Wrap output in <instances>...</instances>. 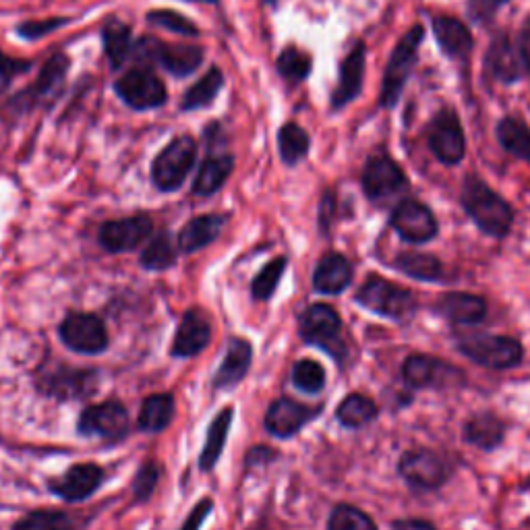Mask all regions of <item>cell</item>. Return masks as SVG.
Instances as JSON below:
<instances>
[{"mask_svg": "<svg viewBox=\"0 0 530 530\" xmlns=\"http://www.w3.org/2000/svg\"><path fill=\"white\" fill-rule=\"evenodd\" d=\"M292 384L301 392L319 394L326 386V371L315 361H299L292 367Z\"/></svg>", "mask_w": 530, "mask_h": 530, "instance_id": "45", "label": "cell"}, {"mask_svg": "<svg viewBox=\"0 0 530 530\" xmlns=\"http://www.w3.org/2000/svg\"><path fill=\"white\" fill-rule=\"evenodd\" d=\"M102 481L104 470L100 466L77 464L71 466L61 479L50 481V489L54 495L65 499V502H81V499L94 495Z\"/></svg>", "mask_w": 530, "mask_h": 530, "instance_id": "24", "label": "cell"}, {"mask_svg": "<svg viewBox=\"0 0 530 530\" xmlns=\"http://www.w3.org/2000/svg\"><path fill=\"white\" fill-rule=\"evenodd\" d=\"M114 94L135 112L162 108L168 100L164 81L150 67H135L116 79Z\"/></svg>", "mask_w": 530, "mask_h": 530, "instance_id": "10", "label": "cell"}, {"mask_svg": "<svg viewBox=\"0 0 530 530\" xmlns=\"http://www.w3.org/2000/svg\"><path fill=\"white\" fill-rule=\"evenodd\" d=\"M365 71H367V44L363 40H357L340 63L338 85L330 96L332 112L344 110L348 104H352L363 94Z\"/></svg>", "mask_w": 530, "mask_h": 530, "instance_id": "14", "label": "cell"}, {"mask_svg": "<svg viewBox=\"0 0 530 530\" xmlns=\"http://www.w3.org/2000/svg\"><path fill=\"white\" fill-rule=\"evenodd\" d=\"M334 214H336V195H334V191H326L321 197V203H319V228H321V232L330 230Z\"/></svg>", "mask_w": 530, "mask_h": 530, "instance_id": "50", "label": "cell"}, {"mask_svg": "<svg viewBox=\"0 0 530 530\" xmlns=\"http://www.w3.org/2000/svg\"><path fill=\"white\" fill-rule=\"evenodd\" d=\"M444 369L446 365L433 357L410 355L402 363V381L410 390H425L435 384Z\"/></svg>", "mask_w": 530, "mask_h": 530, "instance_id": "35", "label": "cell"}, {"mask_svg": "<svg viewBox=\"0 0 530 530\" xmlns=\"http://www.w3.org/2000/svg\"><path fill=\"white\" fill-rule=\"evenodd\" d=\"M174 417V400L170 394H156L145 398L139 410L137 425L145 433L164 431Z\"/></svg>", "mask_w": 530, "mask_h": 530, "instance_id": "37", "label": "cell"}, {"mask_svg": "<svg viewBox=\"0 0 530 530\" xmlns=\"http://www.w3.org/2000/svg\"><path fill=\"white\" fill-rule=\"evenodd\" d=\"M460 203L466 216L477 224V228L491 239H504L514 224L512 205L493 191L481 176L468 174L462 181Z\"/></svg>", "mask_w": 530, "mask_h": 530, "instance_id": "1", "label": "cell"}, {"mask_svg": "<svg viewBox=\"0 0 530 530\" xmlns=\"http://www.w3.org/2000/svg\"><path fill=\"white\" fill-rule=\"evenodd\" d=\"M251 357L253 348L247 340L243 338H232L226 348V357L216 371L214 377V388L216 390H230L245 379L249 367H251Z\"/></svg>", "mask_w": 530, "mask_h": 530, "instance_id": "25", "label": "cell"}, {"mask_svg": "<svg viewBox=\"0 0 530 530\" xmlns=\"http://www.w3.org/2000/svg\"><path fill=\"white\" fill-rule=\"evenodd\" d=\"M518 58L524 73L530 75V17L524 21L520 34H518Z\"/></svg>", "mask_w": 530, "mask_h": 530, "instance_id": "52", "label": "cell"}, {"mask_svg": "<svg viewBox=\"0 0 530 530\" xmlns=\"http://www.w3.org/2000/svg\"><path fill=\"white\" fill-rule=\"evenodd\" d=\"M265 3H268V5H276V3H278V0H265Z\"/></svg>", "mask_w": 530, "mask_h": 530, "instance_id": "56", "label": "cell"}, {"mask_svg": "<svg viewBox=\"0 0 530 530\" xmlns=\"http://www.w3.org/2000/svg\"><path fill=\"white\" fill-rule=\"evenodd\" d=\"M435 311L452 326H477L487 317V301L468 292H446L437 299Z\"/></svg>", "mask_w": 530, "mask_h": 530, "instance_id": "22", "label": "cell"}, {"mask_svg": "<svg viewBox=\"0 0 530 530\" xmlns=\"http://www.w3.org/2000/svg\"><path fill=\"white\" fill-rule=\"evenodd\" d=\"M212 510H214L212 499H201V502L195 506V510L189 514V518L185 520L181 530H199L203 526L205 518L212 514Z\"/></svg>", "mask_w": 530, "mask_h": 530, "instance_id": "51", "label": "cell"}, {"mask_svg": "<svg viewBox=\"0 0 530 530\" xmlns=\"http://www.w3.org/2000/svg\"><path fill=\"white\" fill-rule=\"evenodd\" d=\"M29 69H32V63H29V61H23V58L7 56L3 50H0V81L9 83L13 77L23 75Z\"/></svg>", "mask_w": 530, "mask_h": 530, "instance_id": "49", "label": "cell"}, {"mask_svg": "<svg viewBox=\"0 0 530 530\" xmlns=\"http://www.w3.org/2000/svg\"><path fill=\"white\" fill-rule=\"evenodd\" d=\"M328 530H377V526L363 510L342 504L330 514Z\"/></svg>", "mask_w": 530, "mask_h": 530, "instance_id": "43", "label": "cell"}, {"mask_svg": "<svg viewBox=\"0 0 530 530\" xmlns=\"http://www.w3.org/2000/svg\"><path fill=\"white\" fill-rule=\"evenodd\" d=\"M189 3H208V5H218V0H189Z\"/></svg>", "mask_w": 530, "mask_h": 530, "instance_id": "54", "label": "cell"}, {"mask_svg": "<svg viewBox=\"0 0 530 530\" xmlns=\"http://www.w3.org/2000/svg\"><path fill=\"white\" fill-rule=\"evenodd\" d=\"M361 187L369 201H386L390 197H396L408 189V179L402 170V166L386 152V150H375L361 174Z\"/></svg>", "mask_w": 530, "mask_h": 530, "instance_id": "11", "label": "cell"}, {"mask_svg": "<svg viewBox=\"0 0 530 530\" xmlns=\"http://www.w3.org/2000/svg\"><path fill=\"white\" fill-rule=\"evenodd\" d=\"M197 160V141L191 135L174 137L152 162V183L162 193L181 189Z\"/></svg>", "mask_w": 530, "mask_h": 530, "instance_id": "4", "label": "cell"}, {"mask_svg": "<svg viewBox=\"0 0 530 530\" xmlns=\"http://www.w3.org/2000/svg\"><path fill=\"white\" fill-rule=\"evenodd\" d=\"M355 299L365 309L394 321H406L417 311L415 294L384 278H369Z\"/></svg>", "mask_w": 530, "mask_h": 530, "instance_id": "7", "label": "cell"}, {"mask_svg": "<svg viewBox=\"0 0 530 530\" xmlns=\"http://www.w3.org/2000/svg\"><path fill=\"white\" fill-rule=\"evenodd\" d=\"M73 19L71 17H52V19H42V21H23L15 27V34L21 38V40H27V42H36L40 38H46L50 34H54L56 29H61L65 25H69Z\"/></svg>", "mask_w": 530, "mask_h": 530, "instance_id": "46", "label": "cell"}, {"mask_svg": "<svg viewBox=\"0 0 530 530\" xmlns=\"http://www.w3.org/2000/svg\"><path fill=\"white\" fill-rule=\"evenodd\" d=\"M499 145L520 162L530 164V127L516 119V116H504L495 127Z\"/></svg>", "mask_w": 530, "mask_h": 530, "instance_id": "31", "label": "cell"}, {"mask_svg": "<svg viewBox=\"0 0 530 530\" xmlns=\"http://www.w3.org/2000/svg\"><path fill=\"white\" fill-rule=\"evenodd\" d=\"M94 386L96 371L90 369H71L58 365L52 371H40V392L61 400L83 398L94 392Z\"/></svg>", "mask_w": 530, "mask_h": 530, "instance_id": "17", "label": "cell"}, {"mask_svg": "<svg viewBox=\"0 0 530 530\" xmlns=\"http://www.w3.org/2000/svg\"><path fill=\"white\" fill-rule=\"evenodd\" d=\"M398 475L408 487L417 491H435L446 485L450 477L446 462L427 448L406 450L398 460Z\"/></svg>", "mask_w": 530, "mask_h": 530, "instance_id": "12", "label": "cell"}, {"mask_svg": "<svg viewBox=\"0 0 530 530\" xmlns=\"http://www.w3.org/2000/svg\"><path fill=\"white\" fill-rule=\"evenodd\" d=\"M232 417H234V410L224 408L220 415L212 421V425L208 429V437H205V446H203L201 456H199V468L203 470V473H208V470H212L218 464L222 450L226 446V437L230 431Z\"/></svg>", "mask_w": 530, "mask_h": 530, "instance_id": "34", "label": "cell"}, {"mask_svg": "<svg viewBox=\"0 0 530 530\" xmlns=\"http://www.w3.org/2000/svg\"><path fill=\"white\" fill-rule=\"evenodd\" d=\"M160 477H162V466L160 464H156V462L143 464L139 468V473H137L135 481H133V493H135V497L141 499V502H143V499L150 497L154 493Z\"/></svg>", "mask_w": 530, "mask_h": 530, "instance_id": "47", "label": "cell"}, {"mask_svg": "<svg viewBox=\"0 0 530 530\" xmlns=\"http://www.w3.org/2000/svg\"><path fill=\"white\" fill-rule=\"evenodd\" d=\"M423 42H425V27L421 23L410 25L408 32L398 40V44L394 46L388 58L384 79H381L379 108L394 110L400 104L406 83L417 69Z\"/></svg>", "mask_w": 530, "mask_h": 530, "instance_id": "2", "label": "cell"}, {"mask_svg": "<svg viewBox=\"0 0 530 530\" xmlns=\"http://www.w3.org/2000/svg\"><path fill=\"white\" fill-rule=\"evenodd\" d=\"M154 230L150 216H131L102 224L98 241L108 253H125L139 247Z\"/></svg>", "mask_w": 530, "mask_h": 530, "instance_id": "18", "label": "cell"}, {"mask_svg": "<svg viewBox=\"0 0 530 530\" xmlns=\"http://www.w3.org/2000/svg\"><path fill=\"white\" fill-rule=\"evenodd\" d=\"M286 265H288L286 257H278V259H274V261H270L268 265H265V268L257 274V278L253 280V286H251L255 299L268 301L272 297V294L278 288V284H280V280H282Z\"/></svg>", "mask_w": 530, "mask_h": 530, "instance_id": "44", "label": "cell"}, {"mask_svg": "<svg viewBox=\"0 0 530 530\" xmlns=\"http://www.w3.org/2000/svg\"><path fill=\"white\" fill-rule=\"evenodd\" d=\"M510 0H466V15L473 23H489Z\"/></svg>", "mask_w": 530, "mask_h": 530, "instance_id": "48", "label": "cell"}, {"mask_svg": "<svg viewBox=\"0 0 530 530\" xmlns=\"http://www.w3.org/2000/svg\"><path fill=\"white\" fill-rule=\"evenodd\" d=\"M226 224V216L222 214H203L193 220H189L183 230L179 232V239H176V245L183 253H195L203 247H208L214 243L220 232Z\"/></svg>", "mask_w": 530, "mask_h": 530, "instance_id": "29", "label": "cell"}, {"mask_svg": "<svg viewBox=\"0 0 530 530\" xmlns=\"http://www.w3.org/2000/svg\"><path fill=\"white\" fill-rule=\"evenodd\" d=\"M390 226L410 245H425L439 232L435 214L419 199H402L390 216Z\"/></svg>", "mask_w": 530, "mask_h": 530, "instance_id": "13", "label": "cell"}, {"mask_svg": "<svg viewBox=\"0 0 530 530\" xmlns=\"http://www.w3.org/2000/svg\"><path fill=\"white\" fill-rule=\"evenodd\" d=\"M131 61L137 67L160 65L176 79L191 77L203 63V50L189 44H166L154 36L135 40Z\"/></svg>", "mask_w": 530, "mask_h": 530, "instance_id": "3", "label": "cell"}, {"mask_svg": "<svg viewBox=\"0 0 530 530\" xmlns=\"http://www.w3.org/2000/svg\"><path fill=\"white\" fill-rule=\"evenodd\" d=\"M276 69L284 81L303 83L313 71V56L297 46H286L276 58Z\"/></svg>", "mask_w": 530, "mask_h": 530, "instance_id": "39", "label": "cell"}, {"mask_svg": "<svg viewBox=\"0 0 530 530\" xmlns=\"http://www.w3.org/2000/svg\"><path fill=\"white\" fill-rule=\"evenodd\" d=\"M429 19L435 42L444 56L458 63H468L475 48V38L470 34L468 25L452 15H433Z\"/></svg>", "mask_w": 530, "mask_h": 530, "instance_id": "19", "label": "cell"}, {"mask_svg": "<svg viewBox=\"0 0 530 530\" xmlns=\"http://www.w3.org/2000/svg\"><path fill=\"white\" fill-rule=\"evenodd\" d=\"M352 282V265L340 253L323 255L313 272V288L321 294H342Z\"/></svg>", "mask_w": 530, "mask_h": 530, "instance_id": "27", "label": "cell"}, {"mask_svg": "<svg viewBox=\"0 0 530 530\" xmlns=\"http://www.w3.org/2000/svg\"><path fill=\"white\" fill-rule=\"evenodd\" d=\"M102 46H104V54L108 58L110 67L114 71L121 69L125 63L131 61L133 46H135L131 25L116 17L108 19V23L102 29Z\"/></svg>", "mask_w": 530, "mask_h": 530, "instance_id": "30", "label": "cell"}, {"mask_svg": "<svg viewBox=\"0 0 530 530\" xmlns=\"http://www.w3.org/2000/svg\"><path fill=\"white\" fill-rule=\"evenodd\" d=\"M462 437L466 444L483 452H491L504 444L506 423L493 412H479V415H473L464 423Z\"/></svg>", "mask_w": 530, "mask_h": 530, "instance_id": "26", "label": "cell"}, {"mask_svg": "<svg viewBox=\"0 0 530 530\" xmlns=\"http://www.w3.org/2000/svg\"><path fill=\"white\" fill-rule=\"evenodd\" d=\"M433 158L444 166H458L466 158V135L456 108H439L425 129Z\"/></svg>", "mask_w": 530, "mask_h": 530, "instance_id": "6", "label": "cell"}, {"mask_svg": "<svg viewBox=\"0 0 530 530\" xmlns=\"http://www.w3.org/2000/svg\"><path fill=\"white\" fill-rule=\"evenodd\" d=\"M278 152L286 166L301 164L311 152V137L299 123H286L278 131Z\"/></svg>", "mask_w": 530, "mask_h": 530, "instance_id": "36", "label": "cell"}, {"mask_svg": "<svg viewBox=\"0 0 530 530\" xmlns=\"http://www.w3.org/2000/svg\"><path fill=\"white\" fill-rule=\"evenodd\" d=\"M13 530H75V524L65 512L42 510L23 516Z\"/></svg>", "mask_w": 530, "mask_h": 530, "instance_id": "41", "label": "cell"}, {"mask_svg": "<svg viewBox=\"0 0 530 530\" xmlns=\"http://www.w3.org/2000/svg\"><path fill=\"white\" fill-rule=\"evenodd\" d=\"M9 83H5V81H0V94H3V90H5V87H7Z\"/></svg>", "mask_w": 530, "mask_h": 530, "instance_id": "55", "label": "cell"}, {"mask_svg": "<svg viewBox=\"0 0 530 530\" xmlns=\"http://www.w3.org/2000/svg\"><path fill=\"white\" fill-rule=\"evenodd\" d=\"M392 530H437L433 522L423 518H404L392 522Z\"/></svg>", "mask_w": 530, "mask_h": 530, "instance_id": "53", "label": "cell"}, {"mask_svg": "<svg viewBox=\"0 0 530 530\" xmlns=\"http://www.w3.org/2000/svg\"><path fill=\"white\" fill-rule=\"evenodd\" d=\"M83 435H98L106 441H119L129 433V412L121 402H102L85 408L79 417Z\"/></svg>", "mask_w": 530, "mask_h": 530, "instance_id": "16", "label": "cell"}, {"mask_svg": "<svg viewBox=\"0 0 530 530\" xmlns=\"http://www.w3.org/2000/svg\"><path fill=\"white\" fill-rule=\"evenodd\" d=\"M394 268L406 274L408 278H415L419 282H444V263L435 255L429 253H400L394 261Z\"/></svg>", "mask_w": 530, "mask_h": 530, "instance_id": "32", "label": "cell"}, {"mask_svg": "<svg viewBox=\"0 0 530 530\" xmlns=\"http://www.w3.org/2000/svg\"><path fill=\"white\" fill-rule=\"evenodd\" d=\"M340 332H342V319L338 311L326 303H315L301 315L299 323L301 338L311 346L326 350L328 355H332L338 361L346 357V346L340 338Z\"/></svg>", "mask_w": 530, "mask_h": 530, "instance_id": "9", "label": "cell"}, {"mask_svg": "<svg viewBox=\"0 0 530 530\" xmlns=\"http://www.w3.org/2000/svg\"><path fill=\"white\" fill-rule=\"evenodd\" d=\"M212 340V323L210 317L201 309H191L185 313L179 330H176L172 342V357L187 359L195 357L210 344Z\"/></svg>", "mask_w": 530, "mask_h": 530, "instance_id": "23", "label": "cell"}, {"mask_svg": "<svg viewBox=\"0 0 530 530\" xmlns=\"http://www.w3.org/2000/svg\"><path fill=\"white\" fill-rule=\"evenodd\" d=\"M485 71L493 81L502 85H514L522 79L524 69L520 65L518 52L514 50V44L506 32H499L497 36H493L485 54Z\"/></svg>", "mask_w": 530, "mask_h": 530, "instance_id": "21", "label": "cell"}, {"mask_svg": "<svg viewBox=\"0 0 530 530\" xmlns=\"http://www.w3.org/2000/svg\"><path fill=\"white\" fill-rule=\"evenodd\" d=\"M222 87H224V75L218 67H212L208 73H205L195 85H191L189 90L185 92V96L181 100V108L185 112H195L201 108H208L216 100Z\"/></svg>", "mask_w": 530, "mask_h": 530, "instance_id": "38", "label": "cell"}, {"mask_svg": "<svg viewBox=\"0 0 530 530\" xmlns=\"http://www.w3.org/2000/svg\"><path fill=\"white\" fill-rule=\"evenodd\" d=\"M321 412V408L305 406L297 400L280 398L270 404L268 415H265V429H268L274 437L288 439L297 435L309 421H313Z\"/></svg>", "mask_w": 530, "mask_h": 530, "instance_id": "20", "label": "cell"}, {"mask_svg": "<svg viewBox=\"0 0 530 530\" xmlns=\"http://www.w3.org/2000/svg\"><path fill=\"white\" fill-rule=\"evenodd\" d=\"M234 170V156L228 152L222 154H210L205 158L197 170V176L193 181V195L197 197H210L218 193L226 181L230 179V174Z\"/></svg>", "mask_w": 530, "mask_h": 530, "instance_id": "28", "label": "cell"}, {"mask_svg": "<svg viewBox=\"0 0 530 530\" xmlns=\"http://www.w3.org/2000/svg\"><path fill=\"white\" fill-rule=\"evenodd\" d=\"M71 67V58L63 52H56L52 54L48 61L42 65L40 75L36 77V81L27 87V90L19 92L13 100H11V110H15V114H23L29 110H36L48 102H52L54 98H58L61 94L67 73Z\"/></svg>", "mask_w": 530, "mask_h": 530, "instance_id": "8", "label": "cell"}, {"mask_svg": "<svg viewBox=\"0 0 530 530\" xmlns=\"http://www.w3.org/2000/svg\"><path fill=\"white\" fill-rule=\"evenodd\" d=\"M379 415V408L373 398L365 394H350L346 396L336 410V419L346 429H363L371 425Z\"/></svg>", "mask_w": 530, "mask_h": 530, "instance_id": "33", "label": "cell"}, {"mask_svg": "<svg viewBox=\"0 0 530 530\" xmlns=\"http://www.w3.org/2000/svg\"><path fill=\"white\" fill-rule=\"evenodd\" d=\"M174 263H176V249L168 232H160L158 237L141 253V265L145 270L162 272V270L172 268Z\"/></svg>", "mask_w": 530, "mask_h": 530, "instance_id": "40", "label": "cell"}, {"mask_svg": "<svg viewBox=\"0 0 530 530\" xmlns=\"http://www.w3.org/2000/svg\"><path fill=\"white\" fill-rule=\"evenodd\" d=\"M147 23L166 29V32L172 34H179V36H187V38H197L199 36V27L187 19L185 15L170 11V9H158V11H150L147 13Z\"/></svg>", "mask_w": 530, "mask_h": 530, "instance_id": "42", "label": "cell"}, {"mask_svg": "<svg viewBox=\"0 0 530 530\" xmlns=\"http://www.w3.org/2000/svg\"><path fill=\"white\" fill-rule=\"evenodd\" d=\"M458 350L473 363L504 371L518 367L524 359V346L512 336H495V334H473L458 340Z\"/></svg>", "mask_w": 530, "mask_h": 530, "instance_id": "5", "label": "cell"}, {"mask_svg": "<svg viewBox=\"0 0 530 530\" xmlns=\"http://www.w3.org/2000/svg\"><path fill=\"white\" fill-rule=\"evenodd\" d=\"M61 340L81 355H98L108 346V332L100 317L92 313H73L69 315L61 328H58Z\"/></svg>", "mask_w": 530, "mask_h": 530, "instance_id": "15", "label": "cell"}]
</instances>
